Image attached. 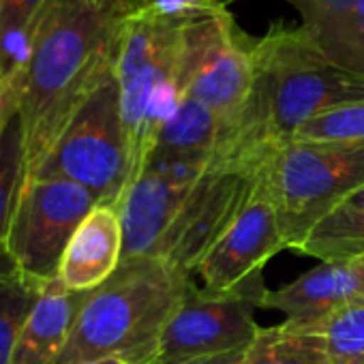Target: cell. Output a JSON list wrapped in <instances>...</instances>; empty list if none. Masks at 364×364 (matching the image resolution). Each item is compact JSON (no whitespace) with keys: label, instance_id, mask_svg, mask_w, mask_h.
Here are the masks:
<instances>
[{"label":"cell","instance_id":"obj_1","mask_svg":"<svg viewBox=\"0 0 364 364\" xmlns=\"http://www.w3.org/2000/svg\"><path fill=\"white\" fill-rule=\"evenodd\" d=\"M124 20L103 0L48 5L18 112L26 178L39 169L84 103L114 75Z\"/></svg>","mask_w":364,"mask_h":364},{"label":"cell","instance_id":"obj_2","mask_svg":"<svg viewBox=\"0 0 364 364\" xmlns=\"http://www.w3.org/2000/svg\"><path fill=\"white\" fill-rule=\"evenodd\" d=\"M253 92L232 137L217 150L228 156H255L291 141L319 112L364 99V75L336 65L302 28L272 26L251 39Z\"/></svg>","mask_w":364,"mask_h":364},{"label":"cell","instance_id":"obj_3","mask_svg":"<svg viewBox=\"0 0 364 364\" xmlns=\"http://www.w3.org/2000/svg\"><path fill=\"white\" fill-rule=\"evenodd\" d=\"M193 285V277L159 257L120 262L118 270L90 291L56 364L103 358L152 364L165 323Z\"/></svg>","mask_w":364,"mask_h":364},{"label":"cell","instance_id":"obj_4","mask_svg":"<svg viewBox=\"0 0 364 364\" xmlns=\"http://www.w3.org/2000/svg\"><path fill=\"white\" fill-rule=\"evenodd\" d=\"M114 77L131 150L133 180L148 161L159 131L187 97L182 75V26L146 14L127 18Z\"/></svg>","mask_w":364,"mask_h":364},{"label":"cell","instance_id":"obj_5","mask_svg":"<svg viewBox=\"0 0 364 364\" xmlns=\"http://www.w3.org/2000/svg\"><path fill=\"white\" fill-rule=\"evenodd\" d=\"M285 249L300 251L309 232L364 191V141H287L264 161Z\"/></svg>","mask_w":364,"mask_h":364},{"label":"cell","instance_id":"obj_6","mask_svg":"<svg viewBox=\"0 0 364 364\" xmlns=\"http://www.w3.org/2000/svg\"><path fill=\"white\" fill-rule=\"evenodd\" d=\"M28 178L69 180L88 189L99 204L120 202L131 182V150L114 75L84 103Z\"/></svg>","mask_w":364,"mask_h":364},{"label":"cell","instance_id":"obj_7","mask_svg":"<svg viewBox=\"0 0 364 364\" xmlns=\"http://www.w3.org/2000/svg\"><path fill=\"white\" fill-rule=\"evenodd\" d=\"M268 154H215L210 167L196 182L178 210L154 257L182 274L193 277L213 247L225 236L247 206Z\"/></svg>","mask_w":364,"mask_h":364},{"label":"cell","instance_id":"obj_8","mask_svg":"<svg viewBox=\"0 0 364 364\" xmlns=\"http://www.w3.org/2000/svg\"><path fill=\"white\" fill-rule=\"evenodd\" d=\"M182 75L187 97L217 116L223 146L236 131L255 82L251 37L236 26L230 11L182 26Z\"/></svg>","mask_w":364,"mask_h":364},{"label":"cell","instance_id":"obj_9","mask_svg":"<svg viewBox=\"0 0 364 364\" xmlns=\"http://www.w3.org/2000/svg\"><path fill=\"white\" fill-rule=\"evenodd\" d=\"M99 200L84 187L56 178H26L7 236L16 268L37 281L58 279L63 255Z\"/></svg>","mask_w":364,"mask_h":364},{"label":"cell","instance_id":"obj_10","mask_svg":"<svg viewBox=\"0 0 364 364\" xmlns=\"http://www.w3.org/2000/svg\"><path fill=\"white\" fill-rule=\"evenodd\" d=\"M283 249L285 238L262 165L247 206L198 268L202 289L210 296L245 298L262 309L270 291L264 268Z\"/></svg>","mask_w":364,"mask_h":364},{"label":"cell","instance_id":"obj_11","mask_svg":"<svg viewBox=\"0 0 364 364\" xmlns=\"http://www.w3.org/2000/svg\"><path fill=\"white\" fill-rule=\"evenodd\" d=\"M215 154L152 152L129 182L116 210L122 223V262L154 257L196 182L206 173Z\"/></svg>","mask_w":364,"mask_h":364},{"label":"cell","instance_id":"obj_12","mask_svg":"<svg viewBox=\"0 0 364 364\" xmlns=\"http://www.w3.org/2000/svg\"><path fill=\"white\" fill-rule=\"evenodd\" d=\"M257 309L251 300L210 296L193 285L165 323L152 364H180L247 349L259 332Z\"/></svg>","mask_w":364,"mask_h":364},{"label":"cell","instance_id":"obj_13","mask_svg":"<svg viewBox=\"0 0 364 364\" xmlns=\"http://www.w3.org/2000/svg\"><path fill=\"white\" fill-rule=\"evenodd\" d=\"M360 300H364V257L319 262L291 283L270 289L262 309L281 311L285 323L302 326Z\"/></svg>","mask_w":364,"mask_h":364},{"label":"cell","instance_id":"obj_14","mask_svg":"<svg viewBox=\"0 0 364 364\" xmlns=\"http://www.w3.org/2000/svg\"><path fill=\"white\" fill-rule=\"evenodd\" d=\"M122 262V223L116 206L99 204L73 234L58 270V281L75 291L105 283Z\"/></svg>","mask_w":364,"mask_h":364},{"label":"cell","instance_id":"obj_15","mask_svg":"<svg viewBox=\"0 0 364 364\" xmlns=\"http://www.w3.org/2000/svg\"><path fill=\"white\" fill-rule=\"evenodd\" d=\"M90 291L69 289L58 279L50 281L22 328L14 364H56Z\"/></svg>","mask_w":364,"mask_h":364},{"label":"cell","instance_id":"obj_16","mask_svg":"<svg viewBox=\"0 0 364 364\" xmlns=\"http://www.w3.org/2000/svg\"><path fill=\"white\" fill-rule=\"evenodd\" d=\"M302 28L341 67L364 75V0H287Z\"/></svg>","mask_w":364,"mask_h":364},{"label":"cell","instance_id":"obj_17","mask_svg":"<svg viewBox=\"0 0 364 364\" xmlns=\"http://www.w3.org/2000/svg\"><path fill=\"white\" fill-rule=\"evenodd\" d=\"M300 253L319 262L364 257V200H349L321 219L304 238Z\"/></svg>","mask_w":364,"mask_h":364},{"label":"cell","instance_id":"obj_18","mask_svg":"<svg viewBox=\"0 0 364 364\" xmlns=\"http://www.w3.org/2000/svg\"><path fill=\"white\" fill-rule=\"evenodd\" d=\"M221 139L223 129L217 116L196 99L185 97L173 116L159 131L152 152L215 154L221 146Z\"/></svg>","mask_w":364,"mask_h":364},{"label":"cell","instance_id":"obj_19","mask_svg":"<svg viewBox=\"0 0 364 364\" xmlns=\"http://www.w3.org/2000/svg\"><path fill=\"white\" fill-rule=\"evenodd\" d=\"M26 180V150L20 116H16L0 139V274L16 272L7 251V236L14 221L16 204Z\"/></svg>","mask_w":364,"mask_h":364},{"label":"cell","instance_id":"obj_20","mask_svg":"<svg viewBox=\"0 0 364 364\" xmlns=\"http://www.w3.org/2000/svg\"><path fill=\"white\" fill-rule=\"evenodd\" d=\"M285 326L319 336L332 364H364V300L347 304L311 323Z\"/></svg>","mask_w":364,"mask_h":364},{"label":"cell","instance_id":"obj_21","mask_svg":"<svg viewBox=\"0 0 364 364\" xmlns=\"http://www.w3.org/2000/svg\"><path fill=\"white\" fill-rule=\"evenodd\" d=\"M240 364H332L319 336L285 323L259 328Z\"/></svg>","mask_w":364,"mask_h":364},{"label":"cell","instance_id":"obj_22","mask_svg":"<svg viewBox=\"0 0 364 364\" xmlns=\"http://www.w3.org/2000/svg\"><path fill=\"white\" fill-rule=\"evenodd\" d=\"M46 285L20 270L0 274V364H14L22 328Z\"/></svg>","mask_w":364,"mask_h":364},{"label":"cell","instance_id":"obj_23","mask_svg":"<svg viewBox=\"0 0 364 364\" xmlns=\"http://www.w3.org/2000/svg\"><path fill=\"white\" fill-rule=\"evenodd\" d=\"M294 141H364V99L332 105L306 120L291 137Z\"/></svg>","mask_w":364,"mask_h":364},{"label":"cell","instance_id":"obj_24","mask_svg":"<svg viewBox=\"0 0 364 364\" xmlns=\"http://www.w3.org/2000/svg\"><path fill=\"white\" fill-rule=\"evenodd\" d=\"M225 11L228 7L219 5L217 0H148L141 14L173 26H189Z\"/></svg>","mask_w":364,"mask_h":364},{"label":"cell","instance_id":"obj_25","mask_svg":"<svg viewBox=\"0 0 364 364\" xmlns=\"http://www.w3.org/2000/svg\"><path fill=\"white\" fill-rule=\"evenodd\" d=\"M50 3L52 0H5V11L0 16V24L39 31Z\"/></svg>","mask_w":364,"mask_h":364},{"label":"cell","instance_id":"obj_26","mask_svg":"<svg viewBox=\"0 0 364 364\" xmlns=\"http://www.w3.org/2000/svg\"><path fill=\"white\" fill-rule=\"evenodd\" d=\"M24 75L22 73H14L0 80V139H3L9 122L18 116L20 112V101H22V90H24Z\"/></svg>","mask_w":364,"mask_h":364},{"label":"cell","instance_id":"obj_27","mask_svg":"<svg viewBox=\"0 0 364 364\" xmlns=\"http://www.w3.org/2000/svg\"><path fill=\"white\" fill-rule=\"evenodd\" d=\"M114 11H118L122 18H133L141 14L148 5V0H103Z\"/></svg>","mask_w":364,"mask_h":364},{"label":"cell","instance_id":"obj_28","mask_svg":"<svg viewBox=\"0 0 364 364\" xmlns=\"http://www.w3.org/2000/svg\"><path fill=\"white\" fill-rule=\"evenodd\" d=\"M247 349H238V351H230L223 355H215V358H200V360H191V362H180V364H240L245 358Z\"/></svg>","mask_w":364,"mask_h":364},{"label":"cell","instance_id":"obj_29","mask_svg":"<svg viewBox=\"0 0 364 364\" xmlns=\"http://www.w3.org/2000/svg\"><path fill=\"white\" fill-rule=\"evenodd\" d=\"M82 364H127L118 358H103V360H90V362H82Z\"/></svg>","mask_w":364,"mask_h":364},{"label":"cell","instance_id":"obj_30","mask_svg":"<svg viewBox=\"0 0 364 364\" xmlns=\"http://www.w3.org/2000/svg\"><path fill=\"white\" fill-rule=\"evenodd\" d=\"M217 3H219V5H223V7H230L232 3H236V0H217Z\"/></svg>","mask_w":364,"mask_h":364},{"label":"cell","instance_id":"obj_31","mask_svg":"<svg viewBox=\"0 0 364 364\" xmlns=\"http://www.w3.org/2000/svg\"><path fill=\"white\" fill-rule=\"evenodd\" d=\"M3 11H5V0H0V16H3Z\"/></svg>","mask_w":364,"mask_h":364},{"label":"cell","instance_id":"obj_32","mask_svg":"<svg viewBox=\"0 0 364 364\" xmlns=\"http://www.w3.org/2000/svg\"><path fill=\"white\" fill-rule=\"evenodd\" d=\"M353 200H364V191H362V193H360V196H355V198H353Z\"/></svg>","mask_w":364,"mask_h":364}]
</instances>
